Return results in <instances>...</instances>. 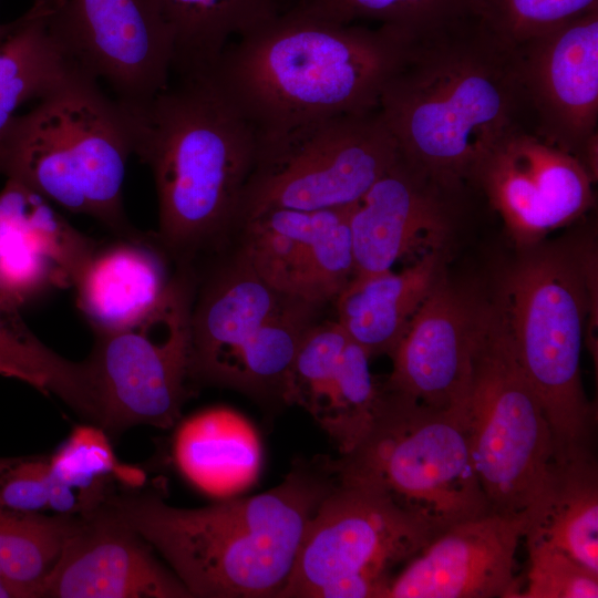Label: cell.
I'll return each mask as SVG.
<instances>
[{"instance_id": "obj_1", "label": "cell", "mask_w": 598, "mask_h": 598, "mask_svg": "<svg viewBox=\"0 0 598 598\" xmlns=\"http://www.w3.org/2000/svg\"><path fill=\"white\" fill-rule=\"evenodd\" d=\"M415 37L296 7L231 41L208 74L258 138L379 107Z\"/></svg>"}, {"instance_id": "obj_2", "label": "cell", "mask_w": 598, "mask_h": 598, "mask_svg": "<svg viewBox=\"0 0 598 598\" xmlns=\"http://www.w3.org/2000/svg\"><path fill=\"white\" fill-rule=\"evenodd\" d=\"M336 483L330 458L300 461L278 486L247 498L179 508L154 493H111L105 506L166 559L192 597H278Z\"/></svg>"}, {"instance_id": "obj_3", "label": "cell", "mask_w": 598, "mask_h": 598, "mask_svg": "<svg viewBox=\"0 0 598 598\" xmlns=\"http://www.w3.org/2000/svg\"><path fill=\"white\" fill-rule=\"evenodd\" d=\"M379 110L400 153L455 187L504 134L532 131L514 49L475 16L414 38Z\"/></svg>"}, {"instance_id": "obj_4", "label": "cell", "mask_w": 598, "mask_h": 598, "mask_svg": "<svg viewBox=\"0 0 598 598\" xmlns=\"http://www.w3.org/2000/svg\"><path fill=\"white\" fill-rule=\"evenodd\" d=\"M177 79L142 107L118 104L154 178L156 238L177 268H192L237 225L257 135L209 75Z\"/></svg>"}, {"instance_id": "obj_5", "label": "cell", "mask_w": 598, "mask_h": 598, "mask_svg": "<svg viewBox=\"0 0 598 598\" xmlns=\"http://www.w3.org/2000/svg\"><path fill=\"white\" fill-rule=\"evenodd\" d=\"M494 302L551 426L556 461L595 454L596 411L581 379L596 300L592 246L520 248Z\"/></svg>"}, {"instance_id": "obj_6", "label": "cell", "mask_w": 598, "mask_h": 598, "mask_svg": "<svg viewBox=\"0 0 598 598\" xmlns=\"http://www.w3.org/2000/svg\"><path fill=\"white\" fill-rule=\"evenodd\" d=\"M38 101L0 132V175L96 219L115 236L135 233L123 206L133 154L123 107L85 69Z\"/></svg>"}, {"instance_id": "obj_7", "label": "cell", "mask_w": 598, "mask_h": 598, "mask_svg": "<svg viewBox=\"0 0 598 598\" xmlns=\"http://www.w3.org/2000/svg\"><path fill=\"white\" fill-rule=\"evenodd\" d=\"M463 413L491 512L523 518L528 528L553 488L555 442L494 303H480Z\"/></svg>"}, {"instance_id": "obj_8", "label": "cell", "mask_w": 598, "mask_h": 598, "mask_svg": "<svg viewBox=\"0 0 598 598\" xmlns=\"http://www.w3.org/2000/svg\"><path fill=\"white\" fill-rule=\"evenodd\" d=\"M330 463L339 480L382 493L435 535L492 513L463 413L429 408L382 386L367 434Z\"/></svg>"}, {"instance_id": "obj_9", "label": "cell", "mask_w": 598, "mask_h": 598, "mask_svg": "<svg viewBox=\"0 0 598 598\" xmlns=\"http://www.w3.org/2000/svg\"><path fill=\"white\" fill-rule=\"evenodd\" d=\"M317 309L272 288L239 252L194 293L189 378L283 402L288 373Z\"/></svg>"}, {"instance_id": "obj_10", "label": "cell", "mask_w": 598, "mask_h": 598, "mask_svg": "<svg viewBox=\"0 0 598 598\" xmlns=\"http://www.w3.org/2000/svg\"><path fill=\"white\" fill-rule=\"evenodd\" d=\"M399 155L379 107L258 138L237 225L270 208L326 210L352 206Z\"/></svg>"}, {"instance_id": "obj_11", "label": "cell", "mask_w": 598, "mask_h": 598, "mask_svg": "<svg viewBox=\"0 0 598 598\" xmlns=\"http://www.w3.org/2000/svg\"><path fill=\"white\" fill-rule=\"evenodd\" d=\"M435 534L372 488L341 481L319 504L279 598H386L390 571Z\"/></svg>"}, {"instance_id": "obj_12", "label": "cell", "mask_w": 598, "mask_h": 598, "mask_svg": "<svg viewBox=\"0 0 598 598\" xmlns=\"http://www.w3.org/2000/svg\"><path fill=\"white\" fill-rule=\"evenodd\" d=\"M193 271L177 269L162 303L141 322L94 333L85 361L95 424L107 433L133 425L161 429L181 417L189 378Z\"/></svg>"}, {"instance_id": "obj_13", "label": "cell", "mask_w": 598, "mask_h": 598, "mask_svg": "<svg viewBox=\"0 0 598 598\" xmlns=\"http://www.w3.org/2000/svg\"><path fill=\"white\" fill-rule=\"evenodd\" d=\"M466 183L498 215L518 249L575 223L595 202V182L580 162L524 127L487 147Z\"/></svg>"}, {"instance_id": "obj_14", "label": "cell", "mask_w": 598, "mask_h": 598, "mask_svg": "<svg viewBox=\"0 0 598 598\" xmlns=\"http://www.w3.org/2000/svg\"><path fill=\"white\" fill-rule=\"evenodd\" d=\"M60 19L82 65L130 109L169 84L173 38L158 0H64Z\"/></svg>"}, {"instance_id": "obj_15", "label": "cell", "mask_w": 598, "mask_h": 598, "mask_svg": "<svg viewBox=\"0 0 598 598\" xmlns=\"http://www.w3.org/2000/svg\"><path fill=\"white\" fill-rule=\"evenodd\" d=\"M513 49L532 131L579 159L598 134V9Z\"/></svg>"}, {"instance_id": "obj_16", "label": "cell", "mask_w": 598, "mask_h": 598, "mask_svg": "<svg viewBox=\"0 0 598 598\" xmlns=\"http://www.w3.org/2000/svg\"><path fill=\"white\" fill-rule=\"evenodd\" d=\"M467 188L437 181L400 153L352 208L353 276L443 251Z\"/></svg>"}, {"instance_id": "obj_17", "label": "cell", "mask_w": 598, "mask_h": 598, "mask_svg": "<svg viewBox=\"0 0 598 598\" xmlns=\"http://www.w3.org/2000/svg\"><path fill=\"white\" fill-rule=\"evenodd\" d=\"M355 205V204H354ZM326 210L270 208L243 219L240 254L272 288L322 307L354 274L353 206Z\"/></svg>"}, {"instance_id": "obj_18", "label": "cell", "mask_w": 598, "mask_h": 598, "mask_svg": "<svg viewBox=\"0 0 598 598\" xmlns=\"http://www.w3.org/2000/svg\"><path fill=\"white\" fill-rule=\"evenodd\" d=\"M523 518L488 513L431 540L392 577L386 598H519Z\"/></svg>"}, {"instance_id": "obj_19", "label": "cell", "mask_w": 598, "mask_h": 598, "mask_svg": "<svg viewBox=\"0 0 598 598\" xmlns=\"http://www.w3.org/2000/svg\"><path fill=\"white\" fill-rule=\"evenodd\" d=\"M40 597L187 598L151 545L105 505L79 517L42 582Z\"/></svg>"}, {"instance_id": "obj_20", "label": "cell", "mask_w": 598, "mask_h": 598, "mask_svg": "<svg viewBox=\"0 0 598 598\" xmlns=\"http://www.w3.org/2000/svg\"><path fill=\"white\" fill-rule=\"evenodd\" d=\"M480 302L442 274L390 355L383 390L437 410L462 411Z\"/></svg>"}, {"instance_id": "obj_21", "label": "cell", "mask_w": 598, "mask_h": 598, "mask_svg": "<svg viewBox=\"0 0 598 598\" xmlns=\"http://www.w3.org/2000/svg\"><path fill=\"white\" fill-rule=\"evenodd\" d=\"M370 355L337 321L306 332L283 390V403L305 409L328 433L340 455L353 450L375 416L379 386Z\"/></svg>"}, {"instance_id": "obj_22", "label": "cell", "mask_w": 598, "mask_h": 598, "mask_svg": "<svg viewBox=\"0 0 598 598\" xmlns=\"http://www.w3.org/2000/svg\"><path fill=\"white\" fill-rule=\"evenodd\" d=\"M95 245L50 200L7 179L0 190V300L21 309L73 287Z\"/></svg>"}, {"instance_id": "obj_23", "label": "cell", "mask_w": 598, "mask_h": 598, "mask_svg": "<svg viewBox=\"0 0 598 598\" xmlns=\"http://www.w3.org/2000/svg\"><path fill=\"white\" fill-rule=\"evenodd\" d=\"M171 260L155 234L138 229L96 243L73 285L76 306L93 332L123 330L150 316L173 283Z\"/></svg>"}, {"instance_id": "obj_24", "label": "cell", "mask_w": 598, "mask_h": 598, "mask_svg": "<svg viewBox=\"0 0 598 598\" xmlns=\"http://www.w3.org/2000/svg\"><path fill=\"white\" fill-rule=\"evenodd\" d=\"M443 251L399 272L353 276L333 300L337 322L370 355H391L443 274Z\"/></svg>"}, {"instance_id": "obj_25", "label": "cell", "mask_w": 598, "mask_h": 598, "mask_svg": "<svg viewBox=\"0 0 598 598\" xmlns=\"http://www.w3.org/2000/svg\"><path fill=\"white\" fill-rule=\"evenodd\" d=\"M63 3L35 0L0 41V132L24 103L42 99L85 69L62 28Z\"/></svg>"}, {"instance_id": "obj_26", "label": "cell", "mask_w": 598, "mask_h": 598, "mask_svg": "<svg viewBox=\"0 0 598 598\" xmlns=\"http://www.w3.org/2000/svg\"><path fill=\"white\" fill-rule=\"evenodd\" d=\"M182 473L210 494L235 493L251 483L260 464L252 426L227 408H212L186 420L174 441Z\"/></svg>"}, {"instance_id": "obj_27", "label": "cell", "mask_w": 598, "mask_h": 598, "mask_svg": "<svg viewBox=\"0 0 598 598\" xmlns=\"http://www.w3.org/2000/svg\"><path fill=\"white\" fill-rule=\"evenodd\" d=\"M173 38L172 74L208 75L227 45L276 18L278 0H158Z\"/></svg>"}, {"instance_id": "obj_28", "label": "cell", "mask_w": 598, "mask_h": 598, "mask_svg": "<svg viewBox=\"0 0 598 598\" xmlns=\"http://www.w3.org/2000/svg\"><path fill=\"white\" fill-rule=\"evenodd\" d=\"M524 539L551 546L598 574V467L595 455L557 462L553 488Z\"/></svg>"}, {"instance_id": "obj_29", "label": "cell", "mask_w": 598, "mask_h": 598, "mask_svg": "<svg viewBox=\"0 0 598 598\" xmlns=\"http://www.w3.org/2000/svg\"><path fill=\"white\" fill-rule=\"evenodd\" d=\"M138 484L140 472L117 463L106 432L97 425L74 427L49 456V504L56 514L87 516L111 494L113 477Z\"/></svg>"}, {"instance_id": "obj_30", "label": "cell", "mask_w": 598, "mask_h": 598, "mask_svg": "<svg viewBox=\"0 0 598 598\" xmlns=\"http://www.w3.org/2000/svg\"><path fill=\"white\" fill-rule=\"evenodd\" d=\"M20 310L0 306V374L54 393L81 411L87 400L85 363L69 361L49 349L28 328Z\"/></svg>"}, {"instance_id": "obj_31", "label": "cell", "mask_w": 598, "mask_h": 598, "mask_svg": "<svg viewBox=\"0 0 598 598\" xmlns=\"http://www.w3.org/2000/svg\"><path fill=\"white\" fill-rule=\"evenodd\" d=\"M293 7L332 22L373 21L413 37L474 16L473 0H299Z\"/></svg>"}, {"instance_id": "obj_32", "label": "cell", "mask_w": 598, "mask_h": 598, "mask_svg": "<svg viewBox=\"0 0 598 598\" xmlns=\"http://www.w3.org/2000/svg\"><path fill=\"white\" fill-rule=\"evenodd\" d=\"M595 9L598 0H473V14L512 48Z\"/></svg>"}, {"instance_id": "obj_33", "label": "cell", "mask_w": 598, "mask_h": 598, "mask_svg": "<svg viewBox=\"0 0 598 598\" xmlns=\"http://www.w3.org/2000/svg\"><path fill=\"white\" fill-rule=\"evenodd\" d=\"M528 567L519 598H597L598 574L565 553L539 542H526Z\"/></svg>"}, {"instance_id": "obj_34", "label": "cell", "mask_w": 598, "mask_h": 598, "mask_svg": "<svg viewBox=\"0 0 598 598\" xmlns=\"http://www.w3.org/2000/svg\"><path fill=\"white\" fill-rule=\"evenodd\" d=\"M49 504V457H0V507L40 513Z\"/></svg>"}, {"instance_id": "obj_35", "label": "cell", "mask_w": 598, "mask_h": 598, "mask_svg": "<svg viewBox=\"0 0 598 598\" xmlns=\"http://www.w3.org/2000/svg\"><path fill=\"white\" fill-rule=\"evenodd\" d=\"M14 21L9 23H0V41L4 39V37L11 31L13 28Z\"/></svg>"}, {"instance_id": "obj_36", "label": "cell", "mask_w": 598, "mask_h": 598, "mask_svg": "<svg viewBox=\"0 0 598 598\" xmlns=\"http://www.w3.org/2000/svg\"><path fill=\"white\" fill-rule=\"evenodd\" d=\"M8 597H11V595L0 581V598H8Z\"/></svg>"}, {"instance_id": "obj_37", "label": "cell", "mask_w": 598, "mask_h": 598, "mask_svg": "<svg viewBox=\"0 0 598 598\" xmlns=\"http://www.w3.org/2000/svg\"><path fill=\"white\" fill-rule=\"evenodd\" d=\"M279 1V0H278Z\"/></svg>"}]
</instances>
